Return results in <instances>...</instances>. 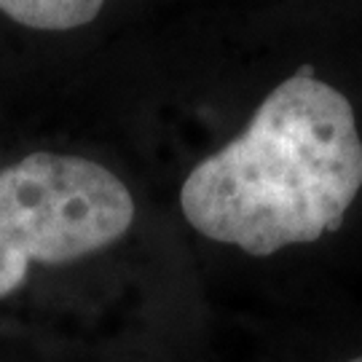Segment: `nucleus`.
I'll use <instances>...</instances> for the list:
<instances>
[{"instance_id": "nucleus-1", "label": "nucleus", "mask_w": 362, "mask_h": 362, "mask_svg": "<svg viewBox=\"0 0 362 362\" xmlns=\"http://www.w3.org/2000/svg\"><path fill=\"white\" fill-rule=\"evenodd\" d=\"M360 188L362 137L349 100L303 67L185 177L180 207L202 236L263 258L338 231Z\"/></svg>"}, {"instance_id": "nucleus-4", "label": "nucleus", "mask_w": 362, "mask_h": 362, "mask_svg": "<svg viewBox=\"0 0 362 362\" xmlns=\"http://www.w3.org/2000/svg\"><path fill=\"white\" fill-rule=\"evenodd\" d=\"M349 362H362V354H360V357H354V360H349Z\"/></svg>"}, {"instance_id": "nucleus-2", "label": "nucleus", "mask_w": 362, "mask_h": 362, "mask_svg": "<svg viewBox=\"0 0 362 362\" xmlns=\"http://www.w3.org/2000/svg\"><path fill=\"white\" fill-rule=\"evenodd\" d=\"M134 220L129 188L81 156L30 153L0 169V298L30 263L62 266L118 242Z\"/></svg>"}, {"instance_id": "nucleus-3", "label": "nucleus", "mask_w": 362, "mask_h": 362, "mask_svg": "<svg viewBox=\"0 0 362 362\" xmlns=\"http://www.w3.org/2000/svg\"><path fill=\"white\" fill-rule=\"evenodd\" d=\"M105 0H0V11L33 30H76L103 11Z\"/></svg>"}]
</instances>
